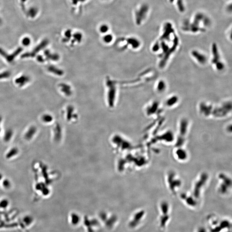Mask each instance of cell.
Here are the masks:
<instances>
[{
	"label": "cell",
	"mask_w": 232,
	"mask_h": 232,
	"mask_svg": "<svg viewBox=\"0 0 232 232\" xmlns=\"http://www.w3.org/2000/svg\"><path fill=\"white\" fill-rule=\"evenodd\" d=\"M53 119V117L49 114H45L41 117L42 121L45 123H50Z\"/></svg>",
	"instance_id": "603a6c76"
},
{
	"label": "cell",
	"mask_w": 232,
	"mask_h": 232,
	"mask_svg": "<svg viewBox=\"0 0 232 232\" xmlns=\"http://www.w3.org/2000/svg\"><path fill=\"white\" fill-rule=\"evenodd\" d=\"M44 56L45 60H50L51 61H58L59 59V56L57 54H52L50 51L47 50L44 52Z\"/></svg>",
	"instance_id": "ac0fdd59"
},
{
	"label": "cell",
	"mask_w": 232,
	"mask_h": 232,
	"mask_svg": "<svg viewBox=\"0 0 232 232\" xmlns=\"http://www.w3.org/2000/svg\"><path fill=\"white\" fill-rule=\"evenodd\" d=\"M140 9L136 12V20L137 24H140L141 22L145 16L146 14L147 11V7L146 5H142Z\"/></svg>",
	"instance_id": "5bb4252c"
},
{
	"label": "cell",
	"mask_w": 232,
	"mask_h": 232,
	"mask_svg": "<svg viewBox=\"0 0 232 232\" xmlns=\"http://www.w3.org/2000/svg\"><path fill=\"white\" fill-rule=\"evenodd\" d=\"M145 212L144 211H141L137 213L134 216V219L132 222V226L136 227L140 224L142 220L145 216Z\"/></svg>",
	"instance_id": "9a60e30c"
},
{
	"label": "cell",
	"mask_w": 232,
	"mask_h": 232,
	"mask_svg": "<svg viewBox=\"0 0 232 232\" xmlns=\"http://www.w3.org/2000/svg\"><path fill=\"white\" fill-rule=\"evenodd\" d=\"M37 62L40 63H43L45 61V58L43 57V56L39 55L37 57Z\"/></svg>",
	"instance_id": "f1b7e54d"
},
{
	"label": "cell",
	"mask_w": 232,
	"mask_h": 232,
	"mask_svg": "<svg viewBox=\"0 0 232 232\" xmlns=\"http://www.w3.org/2000/svg\"><path fill=\"white\" fill-rule=\"evenodd\" d=\"M73 37H74L75 40H76V42L77 43H80L81 41L82 40L83 36L81 34L80 32H77L75 33V34H73Z\"/></svg>",
	"instance_id": "484cf974"
},
{
	"label": "cell",
	"mask_w": 232,
	"mask_h": 232,
	"mask_svg": "<svg viewBox=\"0 0 232 232\" xmlns=\"http://www.w3.org/2000/svg\"><path fill=\"white\" fill-rule=\"evenodd\" d=\"M171 219L170 214H159L158 225L161 230H164L167 227Z\"/></svg>",
	"instance_id": "8fae6325"
},
{
	"label": "cell",
	"mask_w": 232,
	"mask_h": 232,
	"mask_svg": "<svg viewBox=\"0 0 232 232\" xmlns=\"http://www.w3.org/2000/svg\"><path fill=\"white\" fill-rule=\"evenodd\" d=\"M209 180V175L204 172L199 174L193 182L191 193L199 200L208 185Z\"/></svg>",
	"instance_id": "3957f363"
},
{
	"label": "cell",
	"mask_w": 232,
	"mask_h": 232,
	"mask_svg": "<svg viewBox=\"0 0 232 232\" xmlns=\"http://www.w3.org/2000/svg\"><path fill=\"white\" fill-rule=\"evenodd\" d=\"M48 41H43L40 44L37 46L33 50L31 51V52L30 53H26L25 54H23L22 56V58H32L34 57L37 54H38L39 52L42 50L43 49L46 45L47 44Z\"/></svg>",
	"instance_id": "ba28073f"
},
{
	"label": "cell",
	"mask_w": 232,
	"mask_h": 232,
	"mask_svg": "<svg viewBox=\"0 0 232 232\" xmlns=\"http://www.w3.org/2000/svg\"><path fill=\"white\" fill-rule=\"evenodd\" d=\"M172 154L174 159L180 163H185L189 158V153L184 147L175 146Z\"/></svg>",
	"instance_id": "277c9868"
},
{
	"label": "cell",
	"mask_w": 232,
	"mask_h": 232,
	"mask_svg": "<svg viewBox=\"0 0 232 232\" xmlns=\"http://www.w3.org/2000/svg\"><path fill=\"white\" fill-rule=\"evenodd\" d=\"M166 84L163 81H159L156 85V90L159 92H162L166 90Z\"/></svg>",
	"instance_id": "ffe728a7"
},
{
	"label": "cell",
	"mask_w": 232,
	"mask_h": 232,
	"mask_svg": "<svg viewBox=\"0 0 232 232\" xmlns=\"http://www.w3.org/2000/svg\"><path fill=\"white\" fill-rule=\"evenodd\" d=\"M217 191L222 197H228L231 194L232 178L229 174L225 172L219 173L217 175Z\"/></svg>",
	"instance_id": "6da1fadb"
},
{
	"label": "cell",
	"mask_w": 232,
	"mask_h": 232,
	"mask_svg": "<svg viewBox=\"0 0 232 232\" xmlns=\"http://www.w3.org/2000/svg\"><path fill=\"white\" fill-rule=\"evenodd\" d=\"M178 97L176 96H173L170 97L168 100H166V106L169 107H172L173 105L176 104V103L178 102Z\"/></svg>",
	"instance_id": "44dd1931"
},
{
	"label": "cell",
	"mask_w": 232,
	"mask_h": 232,
	"mask_svg": "<svg viewBox=\"0 0 232 232\" xmlns=\"http://www.w3.org/2000/svg\"><path fill=\"white\" fill-rule=\"evenodd\" d=\"M109 30V26L106 24H103L99 27V31L102 34H106Z\"/></svg>",
	"instance_id": "d4e9b609"
},
{
	"label": "cell",
	"mask_w": 232,
	"mask_h": 232,
	"mask_svg": "<svg viewBox=\"0 0 232 232\" xmlns=\"http://www.w3.org/2000/svg\"><path fill=\"white\" fill-rule=\"evenodd\" d=\"M114 37L111 34H105L103 37V41L104 43L109 44L113 41Z\"/></svg>",
	"instance_id": "7402d4cb"
},
{
	"label": "cell",
	"mask_w": 232,
	"mask_h": 232,
	"mask_svg": "<svg viewBox=\"0 0 232 232\" xmlns=\"http://www.w3.org/2000/svg\"><path fill=\"white\" fill-rule=\"evenodd\" d=\"M47 70L49 72L54 74V75L59 76L62 75L63 74L62 71L54 65H50L49 66L47 67Z\"/></svg>",
	"instance_id": "d6986e66"
},
{
	"label": "cell",
	"mask_w": 232,
	"mask_h": 232,
	"mask_svg": "<svg viewBox=\"0 0 232 232\" xmlns=\"http://www.w3.org/2000/svg\"><path fill=\"white\" fill-rule=\"evenodd\" d=\"M11 73L9 71H5L0 73V80L8 79L11 76Z\"/></svg>",
	"instance_id": "cb8c5ba5"
},
{
	"label": "cell",
	"mask_w": 232,
	"mask_h": 232,
	"mask_svg": "<svg viewBox=\"0 0 232 232\" xmlns=\"http://www.w3.org/2000/svg\"><path fill=\"white\" fill-rule=\"evenodd\" d=\"M180 199L184 204L190 208L194 209L198 206L199 199L191 192H184L180 194Z\"/></svg>",
	"instance_id": "5b68a950"
},
{
	"label": "cell",
	"mask_w": 232,
	"mask_h": 232,
	"mask_svg": "<svg viewBox=\"0 0 232 232\" xmlns=\"http://www.w3.org/2000/svg\"><path fill=\"white\" fill-rule=\"evenodd\" d=\"M192 56L193 58L201 65H204L208 61L207 57L203 53L197 50H193L192 51Z\"/></svg>",
	"instance_id": "30bf717a"
},
{
	"label": "cell",
	"mask_w": 232,
	"mask_h": 232,
	"mask_svg": "<svg viewBox=\"0 0 232 232\" xmlns=\"http://www.w3.org/2000/svg\"><path fill=\"white\" fill-rule=\"evenodd\" d=\"M22 45L25 46H28L30 44L31 41L28 37H25L22 40Z\"/></svg>",
	"instance_id": "4316f807"
},
{
	"label": "cell",
	"mask_w": 232,
	"mask_h": 232,
	"mask_svg": "<svg viewBox=\"0 0 232 232\" xmlns=\"http://www.w3.org/2000/svg\"><path fill=\"white\" fill-rule=\"evenodd\" d=\"M22 48H18L14 53L11 54H8L4 51L2 49L0 48V56H2L7 62L9 63L13 62L15 58L17 57L18 55L20 54L22 51Z\"/></svg>",
	"instance_id": "52a82bcc"
},
{
	"label": "cell",
	"mask_w": 232,
	"mask_h": 232,
	"mask_svg": "<svg viewBox=\"0 0 232 232\" xmlns=\"http://www.w3.org/2000/svg\"><path fill=\"white\" fill-rule=\"evenodd\" d=\"M165 181L170 193L173 195H177L180 191L183 184L180 176L176 172L170 170L166 174Z\"/></svg>",
	"instance_id": "7a4b0ae2"
},
{
	"label": "cell",
	"mask_w": 232,
	"mask_h": 232,
	"mask_svg": "<svg viewBox=\"0 0 232 232\" xmlns=\"http://www.w3.org/2000/svg\"><path fill=\"white\" fill-rule=\"evenodd\" d=\"M127 42L133 49H138L141 45L140 41L135 37H130L127 39Z\"/></svg>",
	"instance_id": "e0dca14e"
},
{
	"label": "cell",
	"mask_w": 232,
	"mask_h": 232,
	"mask_svg": "<svg viewBox=\"0 0 232 232\" xmlns=\"http://www.w3.org/2000/svg\"><path fill=\"white\" fill-rule=\"evenodd\" d=\"M159 214H170L171 206L166 200H162L159 205Z\"/></svg>",
	"instance_id": "4fadbf2b"
},
{
	"label": "cell",
	"mask_w": 232,
	"mask_h": 232,
	"mask_svg": "<svg viewBox=\"0 0 232 232\" xmlns=\"http://www.w3.org/2000/svg\"><path fill=\"white\" fill-rule=\"evenodd\" d=\"M30 80V77L28 75H22L15 78L14 83L18 87H22L28 84Z\"/></svg>",
	"instance_id": "7c38bea8"
},
{
	"label": "cell",
	"mask_w": 232,
	"mask_h": 232,
	"mask_svg": "<svg viewBox=\"0 0 232 232\" xmlns=\"http://www.w3.org/2000/svg\"><path fill=\"white\" fill-rule=\"evenodd\" d=\"M213 55L212 62L214 69L218 71H222L225 69V65L222 61L220 60V56L218 53L216 45H214L213 47Z\"/></svg>",
	"instance_id": "8992f818"
},
{
	"label": "cell",
	"mask_w": 232,
	"mask_h": 232,
	"mask_svg": "<svg viewBox=\"0 0 232 232\" xmlns=\"http://www.w3.org/2000/svg\"><path fill=\"white\" fill-rule=\"evenodd\" d=\"M195 232H208L207 230L203 226L199 227L196 229Z\"/></svg>",
	"instance_id": "83f0119b"
},
{
	"label": "cell",
	"mask_w": 232,
	"mask_h": 232,
	"mask_svg": "<svg viewBox=\"0 0 232 232\" xmlns=\"http://www.w3.org/2000/svg\"><path fill=\"white\" fill-rule=\"evenodd\" d=\"M59 90L65 96H69L72 93L71 87L68 84L65 83H61L58 85Z\"/></svg>",
	"instance_id": "2e32d148"
},
{
	"label": "cell",
	"mask_w": 232,
	"mask_h": 232,
	"mask_svg": "<svg viewBox=\"0 0 232 232\" xmlns=\"http://www.w3.org/2000/svg\"><path fill=\"white\" fill-rule=\"evenodd\" d=\"M159 138L161 139L160 142L166 144H170L171 142H175L176 137L174 136L172 131H167L160 135Z\"/></svg>",
	"instance_id": "9c48e42d"
}]
</instances>
